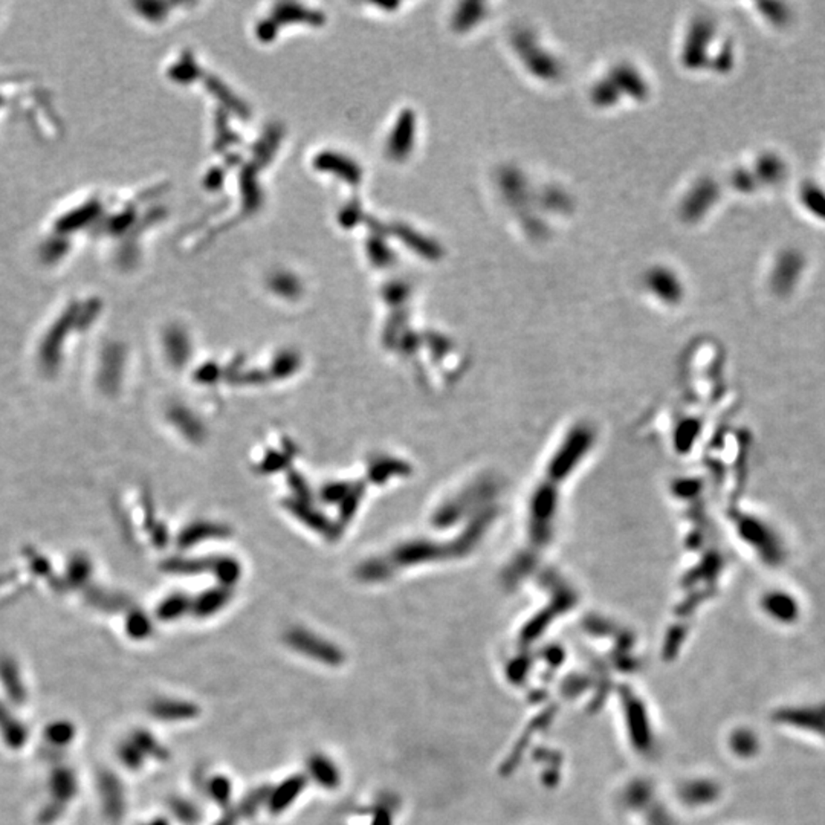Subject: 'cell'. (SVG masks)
I'll use <instances>...</instances> for the list:
<instances>
[{
	"mask_svg": "<svg viewBox=\"0 0 825 825\" xmlns=\"http://www.w3.org/2000/svg\"><path fill=\"white\" fill-rule=\"evenodd\" d=\"M288 642H290L292 649L300 651L301 654L309 656L312 659L329 665V666H338V665L344 662V654L337 647H333L332 643L324 642L322 639L315 638L312 634H307V633H290V636H288Z\"/></svg>",
	"mask_w": 825,
	"mask_h": 825,
	"instance_id": "6da1fadb",
	"label": "cell"
},
{
	"mask_svg": "<svg viewBox=\"0 0 825 825\" xmlns=\"http://www.w3.org/2000/svg\"><path fill=\"white\" fill-rule=\"evenodd\" d=\"M306 786H307V780L305 775H292V777L286 778L280 786L271 790L268 804H266L269 812L274 814L283 813L284 810L290 809V804L297 801Z\"/></svg>",
	"mask_w": 825,
	"mask_h": 825,
	"instance_id": "7a4b0ae2",
	"label": "cell"
},
{
	"mask_svg": "<svg viewBox=\"0 0 825 825\" xmlns=\"http://www.w3.org/2000/svg\"><path fill=\"white\" fill-rule=\"evenodd\" d=\"M309 773L322 788H337L341 782V775L338 767L333 764L332 760H329L326 756L322 754H314L307 761Z\"/></svg>",
	"mask_w": 825,
	"mask_h": 825,
	"instance_id": "3957f363",
	"label": "cell"
},
{
	"mask_svg": "<svg viewBox=\"0 0 825 825\" xmlns=\"http://www.w3.org/2000/svg\"><path fill=\"white\" fill-rule=\"evenodd\" d=\"M151 713L162 720H188L198 717L199 707L183 700H158L153 703Z\"/></svg>",
	"mask_w": 825,
	"mask_h": 825,
	"instance_id": "277c9868",
	"label": "cell"
},
{
	"mask_svg": "<svg viewBox=\"0 0 825 825\" xmlns=\"http://www.w3.org/2000/svg\"><path fill=\"white\" fill-rule=\"evenodd\" d=\"M271 790L273 788H269V786H260V788H254L248 795H245V798L241 799V803L236 805L241 818L249 820L254 814L257 813L258 810L262 809L263 804H268Z\"/></svg>",
	"mask_w": 825,
	"mask_h": 825,
	"instance_id": "5b68a950",
	"label": "cell"
},
{
	"mask_svg": "<svg viewBox=\"0 0 825 825\" xmlns=\"http://www.w3.org/2000/svg\"><path fill=\"white\" fill-rule=\"evenodd\" d=\"M208 792L209 796L215 799L216 803L222 805V807H226L231 801V793H233V786H231V781L228 778L225 777H215L211 778L208 781Z\"/></svg>",
	"mask_w": 825,
	"mask_h": 825,
	"instance_id": "8992f818",
	"label": "cell"
},
{
	"mask_svg": "<svg viewBox=\"0 0 825 825\" xmlns=\"http://www.w3.org/2000/svg\"><path fill=\"white\" fill-rule=\"evenodd\" d=\"M173 810L176 813L177 818L185 822V824H196L199 821V812L194 805L187 803V801H175L173 804Z\"/></svg>",
	"mask_w": 825,
	"mask_h": 825,
	"instance_id": "52a82bcc",
	"label": "cell"
},
{
	"mask_svg": "<svg viewBox=\"0 0 825 825\" xmlns=\"http://www.w3.org/2000/svg\"><path fill=\"white\" fill-rule=\"evenodd\" d=\"M136 741H138V747H143V749L147 750L151 756H156V758H166V750L162 749L161 746H158L155 739H151V735L145 734V732H141L138 737H136Z\"/></svg>",
	"mask_w": 825,
	"mask_h": 825,
	"instance_id": "ba28073f",
	"label": "cell"
},
{
	"mask_svg": "<svg viewBox=\"0 0 825 825\" xmlns=\"http://www.w3.org/2000/svg\"><path fill=\"white\" fill-rule=\"evenodd\" d=\"M239 820H241V814H239L236 805H234V807L226 809L225 813L222 814V818L215 825H237Z\"/></svg>",
	"mask_w": 825,
	"mask_h": 825,
	"instance_id": "9c48e42d",
	"label": "cell"
},
{
	"mask_svg": "<svg viewBox=\"0 0 825 825\" xmlns=\"http://www.w3.org/2000/svg\"><path fill=\"white\" fill-rule=\"evenodd\" d=\"M124 756H127L126 761H127V764L132 767L140 766L141 761H143V758H141L140 750H138V747H135V746H129V747H126V749H124Z\"/></svg>",
	"mask_w": 825,
	"mask_h": 825,
	"instance_id": "30bf717a",
	"label": "cell"
},
{
	"mask_svg": "<svg viewBox=\"0 0 825 825\" xmlns=\"http://www.w3.org/2000/svg\"><path fill=\"white\" fill-rule=\"evenodd\" d=\"M372 825H391V816L386 809H380L376 812L372 821Z\"/></svg>",
	"mask_w": 825,
	"mask_h": 825,
	"instance_id": "8fae6325",
	"label": "cell"
},
{
	"mask_svg": "<svg viewBox=\"0 0 825 825\" xmlns=\"http://www.w3.org/2000/svg\"><path fill=\"white\" fill-rule=\"evenodd\" d=\"M151 825H168V824H167L166 821L159 820V821H156V822H153V824H151Z\"/></svg>",
	"mask_w": 825,
	"mask_h": 825,
	"instance_id": "7c38bea8",
	"label": "cell"
}]
</instances>
